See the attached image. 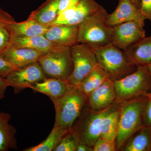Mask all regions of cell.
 I'll list each match as a JSON object with an SVG mask.
<instances>
[{
    "label": "cell",
    "instance_id": "1",
    "mask_svg": "<svg viewBox=\"0 0 151 151\" xmlns=\"http://www.w3.org/2000/svg\"><path fill=\"white\" fill-rule=\"evenodd\" d=\"M149 100L148 94L120 104L116 151H120L129 138L144 126V112Z\"/></svg>",
    "mask_w": 151,
    "mask_h": 151
},
{
    "label": "cell",
    "instance_id": "2",
    "mask_svg": "<svg viewBox=\"0 0 151 151\" xmlns=\"http://www.w3.org/2000/svg\"><path fill=\"white\" fill-rule=\"evenodd\" d=\"M107 11L103 6L78 25V42L91 48L112 42L113 28L107 22Z\"/></svg>",
    "mask_w": 151,
    "mask_h": 151
},
{
    "label": "cell",
    "instance_id": "3",
    "mask_svg": "<svg viewBox=\"0 0 151 151\" xmlns=\"http://www.w3.org/2000/svg\"><path fill=\"white\" fill-rule=\"evenodd\" d=\"M91 48L98 63L104 68L108 78L112 81L122 79L137 69V66L130 60L126 52L112 43Z\"/></svg>",
    "mask_w": 151,
    "mask_h": 151
},
{
    "label": "cell",
    "instance_id": "4",
    "mask_svg": "<svg viewBox=\"0 0 151 151\" xmlns=\"http://www.w3.org/2000/svg\"><path fill=\"white\" fill-rule=\"evenodd\" d=\"M55 111L54 127L70 130L84 108L87 98L77 86H69L67 92L59 98L50 97Z\"/></svg>",
    "mask_w": 151,
    "mask_h": 151
},
{
    "label": "cell",
    "instance_id": "5",
    "mask_svg": "<svg viewBox=\"0 0 151 151\" xmlns=\"http://www.w3.org/2000/svg\"><path fill=\"white\" fill-rule=\"evenodd\" d=\"M116 102L119 104L151 92V74L148 65H140L133 73L113 81Z\"/></svg>",
    "mask_w": 151,
    "mask_h": 151
},
{
    "label": "cell",
    "instance_id": "6",
    "mask_svg": "<svg viewBox=\"0 0 151 151\" xmlns=\"http://www.w3.org/2000/svg\"><path fill=\"white\" fill-rule=\"evenodd\" d=\"M120 104L116 102L105 110L96 111L91 109L86 103L71 129L77 135L80 143L93 147L100 137L103 119L108 113L119 108Z\"/></svg>",
    "mask_w": 151,
    "mask_h": 151
},
{
    "label": "cell",
    "instance_id": "7",
    "mask_svg": "<svg viewBox=\"0 0 151 151\" xmlns=\"http://www.w3.org/2000/svg\"><path fill=\"white\" fill-rule=\"evenodd\" d=\"M47 78L67 81L73 70L70 47L59 46L41 57L38 61Z\"/></svg>",
    "mask_w": 151,
    "mask_h": 151
},
{
    "label": "cell",
    "instance_id": "8",
    "mask_svg": "<svg viewBox=\"0 0 151 151\" xmlns=\"http://www.w3.org/2000/svg\"><path fill=\"white\" fill-rule=\"evenodd\" d=\"M73 70L67 81L70 86H77L98 64L92 48L87 45L77 43L70 47Z\"/></svg>",
    "mask_w": 151,
    "mask_h": 151
},
{
    "label": "cell",
    "instance_id": "9",
    "mask_svg": "<svg viewBox=\"0 0 151 151\" xmlns=\"http://www.w3.org/2000/svg\"><path fill=\"white\" fill-rule=\"evenodd\" d=\"M4 77L9 86L14 88L15 94L47 78L38 62L16 68Z\"/></svg>",
    "mask_w": 151,
    "mask_h": 151
},
{
    "label": "cell",
    "instance_id": "10",
    "mask_svg": "<svg viewBox=\"0 0 151 151\" xmlns=\"http://www.w3.org/2000/svg\"><path fill=\"white\" fill-rule=\"evenodd\" d=\"M145 23L137 21L123 23L113 27L112 43L126 51L130 47L145 37Z\"/></svg>",
    "mask_w": 151,
    "mask_h": 151
},
{
    "label": "cell",
    "instance_id": "11",
    "mask_svg": "<svg viewBox=\"0 0 151 151\" xmlns=\"http://www.w3.org/2000/svg\"><path fill=\"white\" fill-rule=\"evenodd\" d=\"M116 103L113 81L108 78L87 97L86 104L93 111H99L111 107Z\"/></svg>",
    "mask_w": 151,
    "mask_h": 151
},
{
    "label": "cell",
    "instance_id": "12",
    "mask_svg": "<svg viewBox=\"0 0 151 151\" xmlns=\"http://www.w3.org/2000/svg\"><path fill=\"white\" fill-rule=\"evenodd\" d=\"M145 20L139 9L131 0H119L116 10L112 13L108 14L107 17V24L112 27L132 21H137L145 23Z\"/></svg>",
    "mask_w": 151,
    "mask_h": 151
},
{
    "label": "cell",
    "instance_id": "13",
    "mask_svg": "<svg viewBox=\"0 0 151 151\" xmlns=\"http://www.w3.org/2000/svg\"><path fill=\"white\" fill-rule=\"evenodd\" d=\"M0 55L17 68L37 62L43 55L35 50L11 45L0 52Z\"/></svg>",
    "mask_w": 151,
    "mask_h": 151
},
{
    "label": "cell",
    "instance_id": "14",
    "mask_svg": "<svg viewBox=\"0 0 151 151\" xmlns=\"http://www.w3.org/2000/svg\"><path fill=\"white\" fill-rule=\"evenodd\" d=\"M78 25L50 26L44 36L49 40L59 45L71 47L78 42Z\"/></svg>",
    "mask_w": 151,
    "mask_h": 151
},
{
    "label": "cell",
    "instance_id": "15",
    "mask_svg": "<svg viewBox=\"0 0 151 151\" xmlns=\"http://www.w3.org/2000/svg\"><path fill=\"white\" fill-rule=\"evenodd\" d=\"M7 26L11 35L18 37H31L44 35L50 25H45L28 19L25 21L17 22L15 21L9 22Z\"/></svg>",
    "mask_w": 151,
    "mask_h": 151
},
{
    "label": "cell",
    "instance_id": "16",
    "mask_svg": "<svg viewBox=\"0 0 151 151\" xmlns=\"http://www.w3.org/2000/svg\"><path fill=\"white\" fill-rule=\"evenodd\" d=\"M11 45L16 47L32 49L45 54L53 49L61 46L49 40L43 35L31 37L11 36Z\"/></svg>",
    "mask_w": 151,
    "mask_h": 151
},
{
    "label": "cell",
    "instance_id": "17",
    "mask_svg": "<svg viewBox=\"0 0 151 151\" xmlns=\"http://www.w3.org/2000/svg\"><path fill=\"white\" fill-rule=\"evenodd\" d=\"M11 118V114L0 112V151L18 149L16 129L9 124Z\"/></svg>",
    "mask_w": 151,
    "mask_h": 151
},
{
    "label": "cell",
    "instance_id": "18",
    "mask_svg": "<svg viewBox=\"0 0 151 151\" xmlns=\"http://www.w3.org/2000/svg\"><path fill=\"white\" fill-rule=\"evenodd\" d=\"M125 51L137 66L148 65L151 63V35L143 38Z\"/></svg>",
    "mask_w": 151,
    "mask_h": 151
},
{
    "label": "cell",
    "instance_id": "19",
    "mask_svg": "<svg viewBox=\"0 0 151 151\" xmlns=\"http://www.w3.org/2000/svg\"><path fill=\"white\" fill-rule=\"evenodd\" d=\"M120 151H151V128L143 126L135 132Z\"/></svg>",
    "mask_w": 151,
    "mask_h": 151
},
{
    "label": "cell",
    "instance_id": "20",
    "mask_svg": "<svg viewBox=\"0 0 151 151\" xmlns=\"http://www.w3.org/2000/svg\"><path fill=\"white\" fill-rule=\"evenodd\" d=\"M69 86L66 81L47 78L43 81L33 84L29 88L49 97L59 98L67 92Z\"/></svg>",
    "mask_w": 151,
    "mask_h": 151
},
{
    "label": "cell",
    "instance_id": "21",
    "mask_svg": "<svg viewBox=\"0 0 151 151\" xmlns=\"http://www.w3.org/2000/svg\"><path fill=\"white\" fill-rule=\"evenodd\" d=\"M108 78V76L106 70L98 63L96 67L77 87L79 91L87 98L94 90Z\"/></svg>",
    "mask_w": 151,
    "mask_h": 151
},
{
    "label": "cell",
    "instance_id": "22",
    "mask_svg": "<svg viewBox=\"0 0 151 151\" xmlns=\"http://www.w3.org/2000/svg\"><path fill=\"white\" fill-rule=\"evenodd\" d=\"M59 1L47 0L37 9L33 11L28 19L50 25L57 16Z\"/></svg>",
    "mask_w": 151,
    "mask_h": 151
},
{
    "label": "cell",
    "instance_id": "23",
    "mask_svg": "<svg viewBox=\"0 0 151 151\" xmlns=\"http://www.w3.org/2000/svg\"><path fill=\"white\" fill-rule=\"evenodd\" d=\"M102 7L94 0H81L76 6L73 17L65 25H78Z\"/></svg>",
    "mask_w": 151,
    "mask_h": 151
},
{
    "label": "cell",
    "instance_id": "24",
    "mask_svg": "<svg viewBox=\"0 0 151 151\" xmlns=\"http://www.w3.org/2000/svg\"><path fill=\"white\" fill-rule=\"evenodd\" d=\"M61 127H53L47 137L40 144L25 149L24 151H53L61 139L69 131Z\"/></svg>",
    "mask_w": 151,
    "mask_h": 151
},
{
    "label": "cell",
    "instance_id": "25",
    "mask_svg": "<svg viewBox=\"0 0 151 151\" xmlns=\"http://www.w3.org/2000/svg\"><path fill=\"white\" fill-rule=\"evenodd\" d=\"M119 114L120 106L105 116L102 123L100 137L115 142L118 131Z\"/></svg>",
    "mask_w": 151,
    "mask_h": 151
},
{
    "label": "cell",
    "instance_id": "26",
    "mask_svg": "<svg viewBox=\"0 0 151 151\" xmlns=\"http://www.w3.org/2000/svg\"><path fill=\"white\" fill-rule=\"evenodd\" d=\"M79 143L77 135L70 129L61 139L53 151H76Z\"/></svg>",
    "mask_w": 151,
    "mask_h": 151
},
{
    "label": "cell",
    "instance_id": "27",
    "mask_svg": "<svg viewBox=\"0 0 151 151\" xmlns=\"http://www.w3.org/2000/svg\"><path fill=\"white\" fill-rule=\"evenodd\" d=\"M14 20L0 18V52L10 46L11 34L7 26V23Z\"/></svg>",
    "mask_w": 151,
    "mask_h": 151
},
{
    "label": "cell",
    "instance_id": "28",
    "mask_svg": "<svg viewBox=\"0 0 151 151\" xmlns=\"http://www.w3.org/2000/svg\"><path fill=\"white\" fill-rule=\"evenodd\" d=\"M94 151H116L115 142L99 137L93 147Z\"/></svg>",
    "mask_w": 151,
    "mask_h": 151
},
{
    "label": "cell",
    "instance_id": "29",
    "mask_svg": "<svg viewBox=\"0 0 151 151\" xmlns=\"http://www.w3.org/2000/svg\"><path fill=\"white\" fill-rule=\"evenodd\" d=\"M140 11L146 19H148L151 25V0H140Z\"/></svg>",
    "mask_w": 151,
    "mask_h": 151
},
{
    "label": "cell",
    "instance_id": "30",
    "mask_svg": "<svg viewBox=\"0 0 151 151\" xmlns=\"http://www.w3.org/2000/svg\"><path fill=\"white\" fill-rule=\"evenodd\" d=\"M16 68V67L3 58L0 55V75L4 76Z\"/></svg>",
    "mask_w": 151,
    "mask_h": 151
},
{
    "label": "cell",
    "instance_id": "31",
    "mask_svg": "<svg viewBox=\"0 0 151 151\" xmlns=\"http://www.w3.org/2000/svg\"><path fill=\"white\" fill-rule=\"evenodd\" d=\"M143 121L144 126L151 128V98L150 99L145 108Z\"/></svg>",
    "mask_w": 151,
    "mask_h": 151
},
{
    "label": "cell",
    "instance_id": "32",
    "mask_svg": "<svg viewBox=\"0 0 151 151\" xmlns=\"http://www.w3.org/2000/svg\"><path fill=\"white\" fill-rule=\"evenodd\" d=\"M81 0H60L58 15L68 8L75 5Z\"/></svg>",
    "mask_w": 151,
    "mask_h": 151
},
{
    "label": "cell",
    "instance_id": "33",
    "mask_svg": "<svg viewBox=\"0 0 151 151\" xmlns=\"http://www.w3.org/2000/svg\"><path fill=\"white\" fill-rule=\"evenodd\" d=\"M9 86V84L4 77L0 75V100L4 98L6 90Z\"/></svg>",
    "mask_w": 151,
    "mask_h": 151
},
{
    "label": "cell",
    "instance_id": "34",
    "mask_svg": "<svg viewBox=\"0 0 151 151\" xmlns=\"http://www.w3.org/2000/svg\"><path fill=\"white\" fill-rule=\"evenodd\" d=\"M76 151H94L93 147L84 143H79Z\"/></svg>",
    "mask_w": 151,
    "mask_h": 151
},
{
    "label": "cell",
    "instance_id": "35",
    "mask_svg": "<svg viewBox=\"0 0 151 151\" xmlns=\"http://www.w3.org/2000/svg\"><path fill=\"white\" fill-rule=\"evenodd\" d=\"M0 18L5 19H14L9 14L7 13L5 11L3 10L0 7Z\"/></svg>",
    "mask_w": 151,
    "mask_h": 151
},
{
    "label": "cell",
    "instance_id": "36",
    "mask_svg": "<svg viewBox=\"0 0 151 151\" xmlns=\"http://www.w3.org/2000/svg\"><path fill=\"white\" fill-rule=\"evenodd\" d=\"M131 1L137 7L140 9V0H131Z\"/></svg>",
    "mask_w": 151,
    "mask_h": 151
},
{
    "label": "cell",
    "instance_id": "37",
    "mask_svg": "<svg viewBox=\"0 0 151 151\" xmlns=\"http://www.w3.org/2000/svg\"><path fill=\"white\" fill-rule=\"evenodd\" d=\"M148 65L149 70H150V72L151 74V63H150V64H148ZM149 97H150V98H151V92H150V93H149Z\"/></svg>",
    "mask_w": 151,
    "mask_h": 151
}]
</instances>
